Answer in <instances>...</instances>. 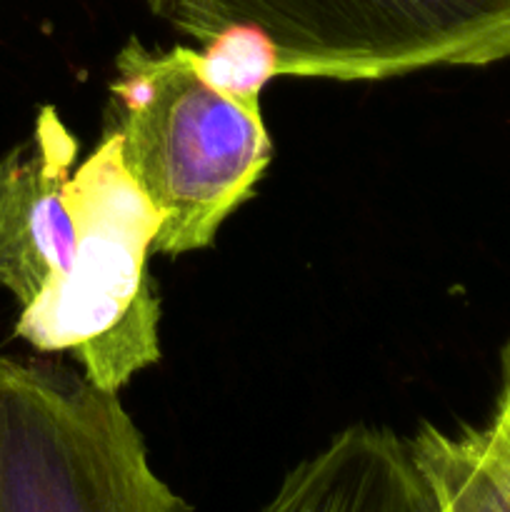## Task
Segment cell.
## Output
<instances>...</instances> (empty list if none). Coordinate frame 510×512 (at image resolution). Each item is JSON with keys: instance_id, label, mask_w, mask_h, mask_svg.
<instances>
[{"instance_id": "6da1fadb", "label": "cell", "mask_w": 510, "mask_h": 512, "mask_svg": "<svg viewBox=\"0 0 510 512\" xmlns=\"http://www.w3.org/2000/svg\"><path fill=\"white\" fill-rule=\"evenodd\" d=\"M110 105L125 170L163 220L155 253L208 248L273 158L263 110L213 88L198 50H153L135 35L115 55Z\"/></svg>"}, {"instance_id": "7a4b0ae2", "label": "cell", "mask_w": 510, "mask_h": 512, "mask_svg": "<svg viewBox=\"0 0 510 512\" xmlns=\"http://www.w3.org/2000/svg\"><path fill=\"white\" fill-rule=\"evenodd\" d=\"M198 43L253 25L278 48V75L383 80L435 65L510 58V0H148Z\"/></svg>"}, {"instance_id": "3957f363", "label": "cell", "mask_w": 510, "mask_h": 512, "mask_svg": "<svg viewBox=\"0 0 510 512\" xmlns=\"http://www.w3.org/2000/svg\"><path fill=\"white\" fill-rule=\"evenodd\" d=\"M83 240L73 270L20 313L15 333L43 353L75 355L83 375L115 393L160 358V300L145 260L160 215L123 163L110 130L73 170Z\"/></svg>"}, {"instance_id": "277c9868", "label": "cell", "mask_w": 510, "mask_h": 512, "mask_svg": "<svg viewBox=\"0 0 510 512\" xmlns=\"http://www.w3.org/2000/svg\"><path fill=\"white\" fill-rule=\"evenodd\" d=\"M0 512H195L143 435L85 375L0 358Z\"/></svg>"}, {"instance_id": "5b68a950", "label": "cell", "mask_w": 510, "mask_h": 512, "mask_svg": "<svg viewBox=\"0 0 510 512\" xmlns=\"http://www.w3.org/2000/svg\"><path fill=\"white\" fill-rule=\"evenodd\" d=\"M78 140L53 105L0 160V285L28 305L73 270L83 210L73 185Z\"/></svg>"}, {"instance_id": "8992f818", "label": "cell", "mask_w": 510, "mask_h": 512, "mask_svg": "<svg viewBox=\"0 0 510 512\" xmlns=\"http://www.w3.org/2000/svg\"><path fill=\"white\" fill-rule=\"evenodd\" d=\"M263 512H438L408 440L353 425L285 475Z\"/></svg>"}, {"instance_id": "52a82bcc", "label": "cell", "mask_w": 510, "mask_h": 512, "mask_svg": "<svg viewBox=\"0 0 510 512\" xmlns=\"http://www.w3.org/2000/svg\"><path fill=\"white\" fill-rule=\"evenodd\" d=\"M408 445L445 512H510V450L490 425L455 435L423 425Z\"/></svg>"}, {"instance_id": "ba28073f", "label": "cell", "mask_w": 510, "mask_h": 512, "mask_svg": "<svg viewBox=\"0 0 510 512\" xmlns=\"http://www.w3.org/2000/svg\"><path fill=\"white\" fill-rule=\"evenodd\" d=\"M198 68L223 95L260 108V93L278 78V48L253 25H230L205 40L198 50Z\"/></svg>"}, {"instance_id": "9c48e42d", "label": "cell", "mask_w": 510, "mask_h": 512, "mask_svg": "<svg viewBox=\"0 0 510 512\" xmlns=\"http://www.w3.org/2000/svg\"><path fill=\"white\" fill-rule=\"evenodd\" d=\"M488 425L500 435V440H503L510 450V343L505 345L503 350V388H500L495 415Z\"/></svg>"}, {"instance_id": "30bf717a", "label": "cell", "mask_w": 510, "mask_h": 512, "mask_svg": "<svg viewBox=\"0 0 510 512\" xmlns=\"http://www.w3.org/2000/svg\"><path fill=\"white\" fill-rule=\"evenodd\" d=\"M438 512H445V508H443V503H440V498H438Z\"/></svg>"}]
</instances>
